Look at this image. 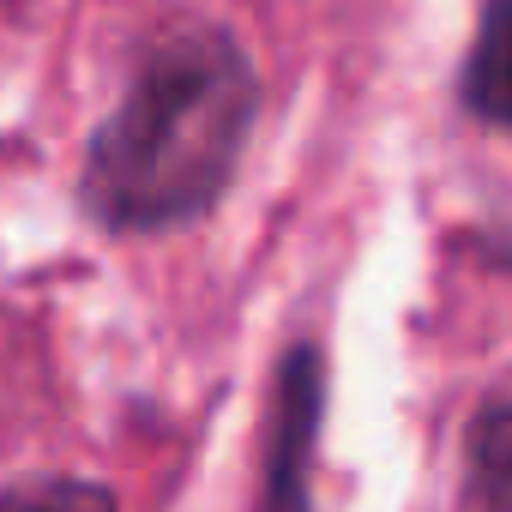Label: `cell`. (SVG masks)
Masks as SVG:
<instances>
[{
  "label": "cell",
  "instance_id": "277c9868",
  "mask_svg": "<svg viewBox=\"0 0 512 512\" xmlns=\"http://www.w3.org/2000/svg\"><path fill=\"white\" fill-rule=\"evenodd\" d=\"M464 512H512V398L464 428Z\"/></svg>",
  "mask_w": 512,
  "mask_h": 512
},
{
  "label": "cell",
  "instance_id": "7a4b0ae2",
  "mask_svg": "<svg viewBox=\"0 0 512 512\" xmlns=\"http://www.w3.org/2000/svg\"><path fill=\"white\" fill-rule=\"evenodd\" d=\"M320 416H326V356L314 344H296V350H284L278 386H272L260 512H308V476H314Z\"/></svg>",
  "mask_w": 512,
  "mask_h": 512
},
{
  "label": "cell",
  "instance_id": "6da1fadb",
  "mask_svg": "<svg viewBox=\"0 0 512 512\" xmlns=\"http://www.w3.org/2000/svg\"><path fill=\"white\" fill-rule=\"evenodd\" d=\"M260 115V73L223 25H175L133 67L121 103L91 133L79 205L109 235L199 223Z\"/></svg>",
  "mask_w": 512,
  "mask_h": 512
},
{
  "label": "cell",
  "instance_id": "3957f363",
  "mask_svg": "<svg viewBox=\"0 0 512 512\" xmlns=\"http://www.w3.org/2000/svg\"><path fill=\"white\" fill-rule=\"evenodd\" d=\"M458 97L470 115L512 127V0H488L482 7L476 43L464 55V73H458Z\"/></svg>",
  "mask_w": 512,
  "mask_h": 512
},
{
  "label": "cell",
  "instance_id": "5b68a950",
  "mask_svg": "<svg viewBox=\"0 0 512 512\" xmlns=\"http://www.w3.org/2000/svg\"><path fill=\"white\" fill-rule=\"evenodd\" d=\"M0 512H115V494L85 476H25L0 488Z\"/></svg>",
  "mask_w": 512,
  "mask_h": 512
}]
</instances>
